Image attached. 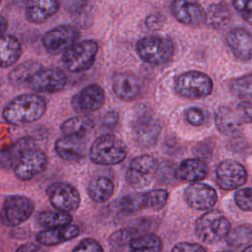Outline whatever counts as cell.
Segmentation results:
<instances>
[{
	"instance_id": "1",
	"label": "cell",
	"mask_w": 252,
	"mask_h": 252,
	"mask_svg": "<svg viewBox=\"0 0 252 252\" xmlns=\"http://www.w3.org/2000/svg\"><path fill=\"white\" fill-rule=\"evenodd\" d=\"M47 108L45 99L36 94L16 96L3 109V118L9 124L22 126L41 118Z\"/></svg>"
},
{
	"instance_id": "2",
	"label": "cell",
	"mask_w": 252,
	"mask_h": 252,
	"mask_svg": "<svg viewBox=\"0 0 252 252\" xmlns=\"http://www.w3.org/2000/svg\"><path fill=\"white\" fill-rule=\"evenodd\" d=\"M128 154L125 143L111 134H104L94 141L89 150V158L98 165H115L122 162Z\"/></svg>"
},
{
	"instance_id": "3",
	"label": "cell",
	"mask_w": 252,
	"mask_h": 252,
	"mask_svg": "<svg viewBox=\"0 0 252 252\" xmlns=\"http://www.w3.org/2000/svg\"><path fill=\"white\" fill-rule=\"evenodd\" d=\"M137 53L146 63L153 66H163L174 56V43L167 37L151 35L141 38L136 45Z\"/></svg>"
},
{
	"instance_id": "4",
	"label": "cell",
	"mask_w": 252,
	"mask_h": 252,
	"mask_svg": "<svg viewBox=\"0 0 252 252\" xmlns=\"http://www.w3.org/2000/svg\"><path fill=\"white\" fill-rule=\"evenodd\" d=\"M229 230V220L218 210H209L195 223L196 235L205 243H215L225 238Z\"/></svg>"
},
{
	"instance_id": "5",
	"label": "cell",
	"mask_w": 252,
	"mask_h": 252,
	"mask_svg": "<svg viewBox=\"0 0 252 252\" xmlns=\"http://www.w3.org/2000/svg\"><path fill=\"white\" fill-rule=\"evenodd\" d=\"M97 52V42L92 39L82 40L64 51L61 60L68 71L72 73H81L89 70L94 65Z\"/></svg>"
},
{
	"instance_id": "6",
	"label": "cell",
	"mask_w": 252,
	"mask_h": 252,
	"mask_svg": "<svg viewBox=\"0 0 252 252\" xmlns=\"http://www.w3.org/2000/svg\"><path fill=\"white\" fill-rule=\"evenodd\" d=\"M174 90L184 98L200 99L208 96L212 93L213 82L205 73L187 71L176 77Z\"/></svg>"
},
{
	"instance_id": "7",
	"label": "cell",
	"mask_w": 252,
	"mask_h": 252,
	"mask_svg": "<svg viewBox=\"0 0 252 252\" xmlns=\"http://www.w3.org/2000/svg\"><path fill=\"white\" fill-rule=\"evenodd\" d=\"M33 202L23 195H12L5 199L2 211L1 221L5 226L15 227L26 221L33 213Z\"/></svg>"
},
{
	"instance_id": "8",
	"label": "cell",
	"mask_w": 252,
	"mask_h": 252,
	"mask_svg": "<svg viewBox=\"0 0 252 252\" xmlns=\"http://www.w3.org/2000/svg\"><path fill=\"white\" fill-rule=\"evenodd\" d=\"M48 163L46 154L35 147L25 150L19 157L14 173L16 177L23 181H28L44 171Z\"/></svg>"
},
{
	"instance_id": "9",
	"label": "cell",
	"mask_w": 252,
	"mask_h": 252,
	"mask_svg": "<svg viewBox=\"0 0 252 252\" xmlns=\"http://www.w3.org/2000/svg\"><path fill=\"white\" fill-rule=\"evenodd\" d=\"M80 35L79 30L75 26L60 25L45 32L42 44L50 54H59L77 43Z\"/></svg>"
},
{
	"instance_id": "10",
	"label": "cell",
	"mask_w": 252,
	"mask_h": 252,
	"mask_svg": "<svg viewBox=\"0 0 252 252\" xmlns=\"http://www.w3.org/2000/svg\"><path fill=\"white\" fill-rule=\"evenodd\" d=\"M158 160L151 155H141L132 159L126 172L127 182L134 187L147 186L157 176Z\"/></svg>"
},
{
	"instance_id": "11",
	"label": "cell",
	"mask_w": 252,
	"mask_h": 252,
	"mask_svg": "<svg viewBox=\"0 0 252 252\" xmlns=\"http://www.w3.org/2000/svg\"><path fill=\"white\" fill-rule=\"evenodd\" d=\"M50 204L56 210L71 213L80 206V194L76 187L67 182H54L46 189Z\"/></svg>"
},
{
	"instance_id": "12",
	"label": "cell",
	"mask_w": 252,
	"mask_h": 252,
	"mask_svg": "<svg viewBox=\"0 0 252 252\" xmlns=\"http://www.w3.org/2000/svg\"><path fill=\"white\" fill-rule=\"evenodd\" d=\"M66 73L60 68L40 69L29 80L30 89L37 93H57L67 84Z\"/></svg>"
},
{
	"instance_id": "13",
	"label": "cell",
	"mask_w": 252,
	"mask_h": 252,
	"mask_svg": "<svg viewBox=\"0 0 252 252\" xmlns=\"http://www.w3.org/2000/svg\"><path fill=\"white\" fill-rule=\"evenodd\" d=\"M105 102V92L97 84L83 88L72 98L73 109L80 114H89L100 109Z\"/></svg>"
},
{
	"instance_id": "14",
	"label": "cell",
	"mask_w": 252,
	"mask_h": 252,
	"mask_svg": "<svg viewBox=\"0 0 252 252\" xmlns=\"http://www.w3.org/2000/svg\"><path fill=\"white\" fill-rule=\"evenodd\" d=\"M216 180L219 187L225 191L234 190L247 180V172L242 164L234 160H223L216 169Z\"/></svg>"
},
{
	"instance_id": "15",
	"label": "cell",
	"mask_w": 252,
	"mask_h": 252,
	"mask_svg": "<svg viewBox=\"0 0 252 252\" xmlns=\"http://www.w3.org/2000/svg\"><path fill=\"white\" fill-rule=\"evenodd\" d=\"M172 16L186 26H200L206 23V11L196 0H173L170 5Z\"/></svg>"
},
{
	"instance_id": "16",
	"label": "cell",
	"mask_w": 252,
	"mask_h": 252,
	"mask_svg": "<svg viewBox=\"0 0 252 252\" xmlns=\"http://www.w3.org/2000/svg\"><path fill=\"white\" fill-rule=\"evenodd\" d=\"M185 202L189 207L196 210H211L217 203L216 190L209 184L193 182L183 192Z\"/></svg>"
},
{
	"instance_id": "17",
	"label": "cell",
	"mask_w": 252,
	"mask_h": 252,
	"mask_svg": "<svg viewBox=\"0 0 252 252\" xmlns=\"http://www.w3.org/2000/svg\"><path fill=\"white\" fill-rule=\"evenodd\" d=\"M112 90L115 95L124 101H132L139 97L142 91L140 78L131 72H117L112 76Z\"/></svg>"
},
{
	"instance_id": "18",
	"label": "cell",
	"mask_w": 252,
	"mask_h": 252,
	"mask_svg": "<svg viewBox=\"0 0 252 252\" xmlns=\"http://www.w3.org/2000/svg\"><path fill=\"white\" fill-rule=\"evenodd\" d=\"M58 156L67 161H78L87 154V140L84 135H64L54 145Z\"/></svg>"
},
{
	"instance_id": "19",
	"label": "cell",
	"mask_w": 252,
	"mask_h": 252,
	"mask_svg": "<svg viewBox=\"0 0 252 252\" xmlns=\"http://www.w3.org/2000/svg\"><path fill=\"white\" fill-rule=\"evenodd\" d=\"M135 139L144 148L155 147L161 134L160 123L152 116L144 115L139 117L133 127Z\"/></svg>"
},
{
	"instance_id": "20",
	"label": "cell",
	"mask_w": 252,
	"mask_h": 252,
	"mask_svg": "<svg viewBox=\"0 0 252 252\" xmlns=\"http://www.w3.org/2000/svg\"><path fill=\"white\" fill-rule=\"evenodd\" d=\"M226 42L231 52L242 61L252 58V33L243 28H234L226 34Z\"/></svg>"
},
{
	"instance_id": "21",
	"label": "cell",
	"mask_w": 252,
	"mask_h": 252,
	"mask_svg": "<svg viewBox=\"0 0 252 252\" xmlns=\"http://www.w3.org/2000/svg\"><path fill=\"white\" fill-rule=\"evenodd\" d=\"M60 0H28L26 18L32 24H42L57 13Z\"/></svg>"
},
{
	"instance_id": "22",
	"label": "cell",
	"mask_w": 252,
	"mask_h": 252,
	"mask_svg": "<svg viewBox=\"0 0 252 252\" xmlns=\"http://www.w3.org/2000/svg\"><path fill=\"white\" fill-rule=\"evenodd\" d=\"M80 233V229L75 224H66L51 228H46L40 231L36 235V240L39 244L44 246L57 245L62 242H66L70 239L77 237Z\"/></svg>"
},
{
	"instance_id": "23",
	"label": "cell",
	"mask_w": 252,
	"mask_h": 252,
	"mask_svg": "<svg viewBox=\"0 0 252 252\" xmlns=\"http://www.w3.org/2000/svg\"><path fill=\"white\" fill-rule=\"evenodd\" d=\"M209 168L200 158H187L181 161L175 170V176L185 182H198L207 177Z\"/></svg>"
},
{
	"instance_id": "24",
	"label": "cell",
	"mask_w": 252,
	"mask_h": 252,
	"mask_svg": "<svg viewBox=\"0 0 252 252\" xmlns=\"http://www.w3.org/2000/svg\"><path fill=\"white\" fill-rule=\"evenodd\" d=\"M23 48L19 39L10 34H4L0 39V63L2 68H8L18 62Z\"/></svg>"
},
{
	"instance_id": "25",
	"label": "cell",
	"mask_w": 252,
	"mask_h": 252,
	"mask_svg": "<svg viewBox=\"0 0 252 252\" xmlns=\"http://www.w3.org/2000/svg\"><path fill=\"white\" fill-rule=\"evenodd\" d=\"M216 126L224 135H233L242 125L235 106H221L218 109L215 116Z\"/></svg>"
},
{
	"instance_id": "26",
	"label": "cell",
	"mask_w": 252,
	"mask_h": 252,
	"mask_svg": "<svg viewBox=\"0 0 252 252\" xmlns=\"http://www.w3.org/2000/svg\"><path fill=\"white\" fill-rule=\"evenodd\" d=\"M87 191L89 197L95 203H104L110 199L114 192V184L105 176H96L90 180Z\"/></svg>"
},
{
	"instance_id": "27",
	"label": "cell",
	"mask_w": 252,
	"mask_h": 252,
	"mask_svg": "<svg viewBox=\"0 0 252 252\" xmlns=\"http://www.w3.org/2000/svg\"><path fill=\"white\" fill-rule=\"evenodd\" d=\"M231 11L225 3H215L206 12V23L214 29H222L231 21Z\"/></svg>"
},
{
	"instance_id": "28",
	"label": "cell",
	"mask_w": 252,
	"mask_h": 252,
	"mask_svg": "<svg viewBox=\"0 0 252 252\" xmlns=\"http://www.w3.org/2000/svg\"><path fill=\"white\" fill-rule=\"evenodd\" d=\"M94 125V122L90 116L81 114L65 120L60 125V130L64 135H85L93 129Z\"/></svg>"
},
{
	"instance_id": "29",
	"label": "cell",
	"mask_w": 252,
	"mask_h": 252,
	"mask_svg": "<svg viewBox=\"0 0 252 252\" xmlns=\"http://www.w3.org/2000/svg\"><path fill=\"white\" fill-rule=\"evenodd\" d=\"M130 252H161L162 240L155 233H146L132 238Z\"/></svg>"
},
{
	"instance_id": "30",
	"label": "cell",
	"mask_w": 252,
	"mask_h": 252,
	"mask_svg": "<svg viewBox=\"0 0 252 252\" xmlns=\"http://www.w3.org/2000/svg\"><path fill=\"white\" fill-rule=\"evenodd\" d=\"M35 220L40 226L44 228H51L71 223L72 216L70 213L62 212L59 210L42 211L37 214Z\"/></svg>"
},
{
	"instance_id": "31",
	"label": "cell",
	"mask_w": 252,
	"mask_h": 252,
	"mask_svg": "<svg viewBox=\"0 0 252 252\" xmlns=\"http://www.w3.org/2000/svg\"><path fill=\"white\" fill-rule=\"evenodd\" d=\"M41 69V65L35 61H26L14 68L9 74V81L15 86L28 84L29 80Z\"/></svg>"
},
{
	"instance_id": "32",
	"label": "cell",
	"mask_w": 252,
	"mask_h": 252,
	"mask_svg": "<svg viewBox=\"0 0 252 252\" xmlns=\"http://www.w3.org/2000/svg\"><path fill=\"white\" fill-rule=\"evenodd\" d=\"M145 208L149 209V199L147 192L133 193L123 197L119 202V209L123 214H133Z\"/></svg>"
},
{
	"instance_id": "33",
	"label": "cell",
	"mask_w": 252,
	"mask_h": 252,
	"mask_svg": "<svg viewBox=\"0 0 252 252\" xmlns=\"http://www.w3.org/2000/svg\"><path fill=\"white\" fill-rule=\"evenodd\" d=\"M228 245L239 247L246 245L252 241V225L240 224L229 230L225 237Z\"/></svg>"
},
{
	"instance_id": "34",
	"label": "cell",
	"mask_w": 252,
	"mask_h": 252,
	"mask_svg": "<svg viewBox=\"0 0 252 252\" xmlns=\"http://www.w3.org/2000/svg\"><path fill=\"white\" fill-rule=\"evenodd\" d=\"M231 94L239 98L252 97V74L233 80L229 86Z\"/></svg>"
},
{
	"instance_id": "35",
	"label": "cell",
	"mask_w": 252,
	"mask_h": 252,
	"mask_svg": "<svg viewBox=\"0 0 252 252\" xmlns=\"http://www.w3.org/2000/svg\"><path fill=\"white\" fill-rule=\"evenodd\" d=\"M149 199V209L160 211L167 202L168 192L164 189H154L147 192Z\"/></svg>"
},
{
	"instance_id": "36",
	"label": "cell",
	"mask_w": 252,
	"mask_h": 252,
	"mask_svg": "<svg viewBox=\"0 0 252 252\" xmlns=\"http://www.w3.org/2000/svg\"><path fill=\"white\" fill-rule=\"evenodd\" d=\"M234 201L242 211H252V188L244 187L237 190L234 195Z\"/></svg>"
},
{
	"instance_id": "37",
	"label": "cell",
	"mask_w": 252,
	"mask_h": 252,
	"mask_svg": "<svg viewBox=\"0 0 252 252\" xmlns=\"http://www.w3.org/2000/svg\"><path fill=\"white\" fill-rule=\"evenodd\" d=\"M72 252H104L100 243L94 238L82 239Z\"/></svg>"
},
{
	"instance_id": "38",
	"label": "cell",
	"mask_w": 252,
	"mask_h": 252,
	"mask_svg": "<svg viewBox=\"0 0 252 252\" xmlns=\"http://www.w3.org/2000/svg\"><path fill=\"white\" fill-rule=\"evenodd\" d=\"M184 116L187 122L193 126H200L206 120V114L203 109L199 107H189L184 111Z\"/></svg>"
},
{
	"instance_id": "39",
	"label": "cell",
	"mask_w": 252,
	"mask_h": 252,
	"mask_svg": "<svg viewBox=\"0 0 252 252\" xmlns=\"http://www.w3.org/2000/svg\"><path fill=\"white\" fill-rule=\"evenodd\" d=\"M232 4L243 20L252 25V0H233Z\"/></svg>"
},
{
	"instance_id": "40",
	"label": "cell",
	"mask_w": 252,
	"mask_h": 252,
	"mask_svg": "<svg viewBox=\"0 0 252 252\" xmlns=\"http://www.w3.org/2000/svg\"><path fill=\"white\" fill-rule=\"evenodd\" d=\"M241 124L252 123V102L241 101L235 106Z\"/></svg>"
},
{
	"instance_id": "41",
	"label": "cell",
	"mask_w": 252,
	"mask_h": 252,
	"mask_svg": "<svg viewBox=\"0 0 252 252\" xmlns=\"http://www.w3.org/2000/svg\"><path fill=\"white\" fill-rule=\"evenodd\" d=\"M63 8L71 14L81 13L88 4V0H60Z\"/></svg>"
},
{
	"instance_id": "42",
	"label": "cell",
	"mask_w": 252,
	"mask_h": 252,
	"mask_svg": "<svg viewBox=\"0 0 252 252\" xmlns=\"http://www.w3.org/2000/svg\"><path fill=\"white\" fill-rule=\"evenodd\" d=\"M171 252H207V250L199 243L179 242L172 247Z\"/></svg>"
},
{
	"instance_id": "43",
	"label": "cell",
	"mask_w": 252,
	"mask_h": 252,
	"mask_svg": "<svg viewBox=\"0 0 252 252\" xmlns=\"http://www.w3.org/2000/svg\"><path fill=\"white\" fill-rule=\"evenodd\" d=\"M164 17L159 14V13H154V14H151L147 17L146 21H145V24H146V27L150 30H153V31H157V30H159L163 24H164Z\"/></svg>"
},
{
	"instance_id": "44",
	"label": "cell",
	"mask_w": 252,
	"mask_h": 252,
	"mask_svg": "<svg viewBox=\"0 0 252 252\" xmlns=\"http://www.w3.org/2000/svg\"><path fill=\"white\" fill-rule=\"evenodd\" d=\"M132 232L129 229H122L119 231H116L112 236L109 238L110 241L116 245H122L128 242V240H132L131 238Z\"/></svg>"
},
{
	"instance_id": "45",
	"label": "cell",
	"mask_w": 252,
	"mask_h": 252,
	"mask_svg": "<svg viewBox=\"0 0 252 252\" xmlns=\"http://www.w3.org/2000/svg\"><path fill=\"white\" fill-rule=\"evenodd\" d=\"M119 122V115L116 111H108L103 117L102 124L108 130H113L117 127Z\"/></svg>"
},
{
	"instance_id": "46",
	"label": "cell",
	"mask_w": 252,
	"mask_h": 252,
	"mask_svg": "<svg viewBox=\"0 0 252 252\" xmlns=\"http://www.w3.org/2000/svg\"><path fill=\"white\" fill-rule=\"evenodd\" d=\"M41 245V244H40ZM38 244L32 243V242H29V243H25L20 245L15 252H45L44 249Z\"/></svg>"
},
{
	"instance_id": "47",
	"label": "cell",
	"mask_w": 252,
	"mask_h": 252,
	"mask_svg": "<svg viewBox=\"0 0 252 252\" xmlns=\"http://www.w3.org/2000/svg\"><path fill=\"white\" fill-rule=\"evenodd\" d=\"M7 27H8L7 20L5 19L4 16H1V17H0V29H1L2 35H4V32H5L6 30H7Z\"/></svg>"
},
{
	"instance_id": "48",
	"label": "cell",
	"mask_w": 252,
	"mask_h": 252,
	"mask_svg": "<svg viewBox=\"0 0 252 252\" xmlns=\"http://www.w3.org/2000/svg\"><path fill=\"white\" fill-rule=\"evenodd\" d=\"M242 252H252V244H250L246 248H244Z\"/></svg>"
},
{
	"instance_id": "49",
	"label": "cell",
	"mask_w": 252,
	"mask_h": 252,
	"mask_svg": "<svg viewBox=\"0 0 252 252\" xmlns=\"http://www.w3.org/2000/svg\"><path fill=\"white\" fill-rule=\"evenodd\" d=\"M221 252H236V251L231 250V249H228V250H223V251H221Z\"/></svg>"
}]
</instances>
